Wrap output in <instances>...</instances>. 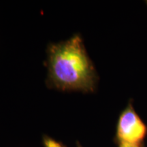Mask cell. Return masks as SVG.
Returning <instances> with one entry per match:
<instances>
[{"instance_id":"2","label":"cell","mask_w":147,"mask_h":147,"mask_svg":"<svg viewBox=\"0 0 147 147\" xmlns=\"http://www.w3.org/2000/svg\"><path fill=\"white\" fill-rule=\"evenodd\" d=\"M146 127L131 107L125 110L119 119L117 138L121 146L138 147L144 138Z\"/></svg>"},{"instance_id":"3","label":"cell","mask_w":147,"mask_h":147,"mask_svg":"<svg viewBox=\"0 0 147 147\" xmlns=\"http://www.w3.org/2000/svg\"><path fill=\"white\" fill-rule=\"evenodd\" d=\"M45 145L46 147H65L63 144H60L59 142H57L54 140L49 138H46L44 140Z\"/></svg>"},{"instance_id":"1","label":"cell","mask_w":147,"mask_h":147,"mask_svg":"<svg viewBox=\"0 0 147 147\" xmlns=\"http://www.w3.org/2000/svg\"><path fill=\"white\" fill-rule=\"evenodd\" d=\"M49 79L61 90H93L96 80L94 67L80 37L50 46L48 52Z\"/></svg>"},{"instance_id":"4","label":"cell","mask_w":147,"mask_h":147,"mask_svg":"<svg viewBox=\"0 0 147 147\" xmlns=\"http://www.w3.org/2000/svg\"><path fill=\"white\" fill-rule=\"evenodd\" d=\"M121 147H129V146H121Z\"/></svg>"}]
</instances>
